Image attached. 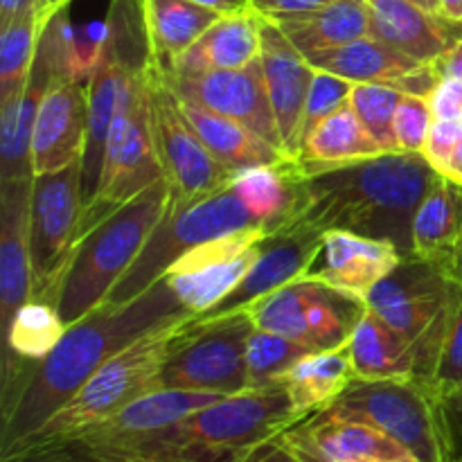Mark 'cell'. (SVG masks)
Here are the masks:
<instances>
[{
    "instance_id": "obj_1",
    "label": "cell",
    "mask_w": 462,
    "mask_h": 462,
    "mask_svg": "<svg viewBox=\"0 0 462 462\" xmlns=\"http://www.w3.org/2000/svg\"><path fill=\"white\" fill-rule=\"evenodd\" d=\"M192 316L174 296L165 278L125 305L104 302L70 325L45 359L23 365L3 383L0 454L39 431L111 356L167 320Z\"/></svg>"
},
{
    "instance_id": "obj_2",
    "label": "cell",
    "mask_w": 462,
    "mask_h": 462,
    "mask_svg": "<svg viewBox=\"0 0 462 462\" xmlns=\"http://www.w3.org/2000/svg\"><path fill=\"white\" fill-rule=\"evenodd\" d=\"M300 197L282 226L347 230L383 239L413 257V219L438 174L422 153L386 152L343 165L307 167ZM280 226V228H282Z\"/></svg>"
},
{
    "instance_id": "obj_3",
    "label": "cell",
    "mask_w": 462,
    "mask_h": 462,
    "mask_svg": "<svg viewBox=\"0 0 462 462\" xmlns=\"http://www.w3.org/2000/svg\"><path fill=\"white\" fill-rule=\"evenodd\" d=\"M170 203L171 189L162 176L81 235L54 298L66 328L106 302L122 275L138 260Z\"/></svg>"
},
{
    "instance_id": "obj_4",
    "label": "cell",
    "mask_w": 462,
    "mask_h": 462,
    "mask_svg": "<svg viewBox=\"0 0 462 462\" xmlns=\"http://www.w3.org/2000/svg\"><path fill=\"white\" fill-rule=\"evenodd\" d=\"M224 395L156 391L86 431L41 447H21L0 462H179L167 427Z\"/></svg>"
},
{
    "instance_id": "obj_5",
    "label": "cell",
    "mask_w": 462,
    "mask_h": 462,
    "mask_svg": "<svg viewBox=\"0 0 462 462\" xmlns=\"http://www.w3.org/2000/svg\"><path fill=\"white\" fill-rule=\"evenodd\" d=\"M189 319L192 316H180V319L156 325L140 338H135L125 350L111 356L39 431L32 433L14 449L50 445V442L70 438L75 433L86 431L93 424L102 422V420L111 418L117 411L129 406L131 402L140 400L149 393H156L162 364L167 361L183 329L188 328ZM9 451H5V454H9Z\"/></svg>"
},
{
    "instance_id": "obj_6",
    "label": "cell",
    "mask_w": 462,
    "mask_h": 462,
    "mask_svg": "<svg viewBox=\"0 0 462 462\" xmlns=\"http://www.w3.org/2000/svg\"><path fill=\"white\" fill-rule=\"evenodd\" d=\"M302 420L284 386L248 388L194 411L167 433L179 462H242Z\"/></svg>"
},
{
    "instance_id": "obj_7",
    "label": "cell",
    "mask_w": 462,
    "mask_h": 462,
    "mask_svg": "<svg viewBox=\"0 0 462 462\" xmlns=\"http://www.w3.org/2000/svg\"><path fill=\"white\" fill-rule=\"evenodd\" d=\"M460 293L462 284L449 269L406 257L365 298V307L415 347L420 382L427 386L431 383Z\"/></svg>"
},
{
    "instance_id": "obj_8",
    "label": "cell",
    "mask_w": 462,
    "mask_h": 462,
    "mask_svg": "<svg viewBox=\"0 0 462 462\" xmlns=\"http://www.w3.org/2000/svg\"><path fill=\"white\" fill-rule=\"evenodd\" d=\"M253 226L262 228L244 199L239 197L233 180L197 201L183 203V206L170 203L165 217L147 239L138 260L122 275L106 302L125 305L153 282H158L162 273L189 248L221 237V235L235 233V230L253 228Z\"/></svg>"
},
{
    "instance_id": "obj_9",
    "label": "cell",
    "mask_w": 462,
    "mask_h": 462,
    "mask_svg": "<svg viewBox=\"0 0 462 462\" xmlns=\"http://www.w3.org/2000/svg\"><path fill=\"white\" fill-rule=\"evenodd\" d=\"M325 409L373 424L418 462H449L440 397L420 379H352Z\"/></svg>"
},
{
    "instance_id": "obj_10",
    "label": "cell",
    "mask_w": 462,
    "mask_h": 462,
    "mask_svg": "<svg viewBox=\"0 0 462 462\" xmlns=\"http://www.w3.org/2000/svg\"><path fill=\"white\" fill-rule=\"evenodd\" d=\"M149 66L131 77L122 88L116 117L108 131L97 197L81 212L79 237L104 217L162 179V165L153 143L152 106H149Z\"/></svg>"
},
{
    "instance_id": "obj_11",
    "label": "cell",
    "mask_w": 462,
    "mask_h": 462,
    "mask_svg": "<svg viewBox=\"0 0 462 462\" xmlns=\"http://www.w3.org/2000/svg\"><path fill=\"white\" fill-rule=\"evenodd\" d=\"M255 323L251 311L212 320L189 319L158 374V391H197L237 395L248 391V338Z\"/></svg>"
},
{
    "instance_id": "obj_12",
    "label": "cell",
    "mask_w": 462,
    "mask_h": 462,
    "mask_svg": "<svg viewBox=\"0 0 462 462\" xmlns=\"http://www.w3.org/2000/svg\"><path fill=\"white\" fill-rule=\"evenodd\" d=\"M147 90L153 143L161 158L162 176L171 189V206L197 201L230 183L235 174L226 170L199 138L180 106V97L156 61H152L147 70Z\"/></svg>"
},
{
    "instance_id": "obj_13",
    "label": "cell",
    "mask_w": 462,
    "mask_h": 462,
    "mask_svg": "<svg viewBox=\"0 0 462 462\" xmlns=\"http://www.w3.org/2000/svg\"><path fill=\"white\" fill-rule=\"evenodd\" d=\"M81 162L32 179V298L54 302L79 239Z\"/></svg>"
},
{
    "instance_id": "obj_14",
    "label": "cell",
    "mask_w": 462,
    "mask_h": 462,
    "mask_svg": "<svg viewBox=\"0 0 462 462\" xmlns=\"http://www.w3.org/2000/svg\"><path fill=\"white\" fill-rule=\"evenodd\" d=\"M365 310L359 298L307 275L248 307L255 328L305 343L316 352L346 346Z\"/></svg>"
},
{
    "instance_id": "obj_15",
    "label": "cell",
    "mask_w": 462,
    "mask_h": 462,
    "mask_svg": "<svg viewBox=\"0 0 462 462\" xmlns=\"http://www.w3.org/2000/svg\"><path fill=\"white\" fill-rule=\"evenodd\" d=\"M269 228H244L189 248L162 273L180 305L192 316L224 300L262 255Z\"/></svg>"
},
{
    "instance_id": "obj_16",
    "label": "cell",
    "mask_w": 462,
    "mask_h": 462,
    "mask_svg": "<svg viewBox=\"0 0 462 462\" xmlns=\"http://www.w3.org/2000/svg\"><path fill=\"white\" fill-rule=\"evenodd\" d=\"M162 75L180 99L242 122L266 143L284 152L260 57L237 70H210L197 75H171L162 70Z\"/></svg>"
},
{
    "instance_id": "obj_17",
    "label": "cell",
    "mask_w": 462,
    "mask_h": 462,
    "mask_svg": "<svg viewBox=\"0 0 462 462\" xmlns=\"http://www.w3.org/2000/svg\"><path fill=\"white\" fill-rule=\"evenodd\" d=\"M323 246V233L305 226H282L266 237L262 255L248 271L246 278L224 298L203 314L194 316L199 320H212L219 316L244 311L255 305L269 293L296 282L310 273L316 255Z\"/></svg>"
},
{
    "instance_id": "obj_18",
    "label": "cell",
    "mask_w": 462,
    "mask_h": 462,
    "mask_svg": "<svg viewBox=\"0 0 462 462\" xmlns=\"http://www.w3.org/2000/svg\"><path fill=\"white\" fill-rule=\"evenodd\" d=\"M310 61L320 70L350 79L352 84H379L420 97H427L440 81L433 63L418 61L373 34L319 54Z\"/></svg>"
},
{
    "instance_id": "obj_19",
    "label": "cell",
    "mask_w": 462,
    "mask_h": 462,
    "mask_svg": "<svg viewBox=\"0 0 462 462\" xmlns=\"http://www.w3.org/2000/svg\"><path fill=\"white\" fill-rule=\"evenodd\" d=\"M260 63L266 93L278 120L282 147L289 156L300 153V125L307 95L314 81V63L287 39L275 23L262 18Z\"/></svg>"
},
{
    "instance_id": "obj_20",
    "label": "cell",
    "mask_w": 462,
    "mask_h": 462,
    "mask_svg": "<svg viewBox=\"0 0 462 462\" xmlns=\"http://www.w3.org/2000/svg\"><path fill=\"white\" fill-rule=\"evenodd\" d=\"M88 134V84L57 79L45 93L32 134L34 176L81 162Z\"/></svg>"
},
{
    "instance_id": "obj_21",
    "label": "cell",
    "mask_w": 462,
    "mask_h": 462,
    "mask_svg": "<svg viewBox=\"0 0 462 462\" xmlns=\"http://www.w3.org/2000/svg\"><path fill=\"white\" fill-rule=\"evenodd\" d=\"M402 260L406 257L391 242L361 237L347 230H328L307 278L365 302L368 293L391 275Z\"/></svg>"
},
{
    "instance_id": "obj_22",
    "label": "cell",
    "mask_w": 462,
    "mask_h": 462,
    "mask_svg": "<svg viewBox=\"0 0 462 462\" xmlns=\"http://www.w3.org/2000/svg\"><path fill=\"white\" fill-rule=\"evenodd\" d=\"M280 438L332 462H418L411 451L373 424L341 418L328 409L311 413Z\"/></svg>"
},
{
    "instance_id": "obj_23",
    "label": "cell",
    "mask_w": 462,
    "mask_h": 462,
    "mask_svg": "<svg viewBox=\"0 0 462 462\" xmlns=\"http://www.w3.org/2000/svg\"><path fill=\"white\" fill-rule=\"evenodd\" d=\"M32 179L0 185V323L3 334L25 302L32 300L30 257Z\"/></svg>"
},
{
    "instance_id": "obj_24",
    "label": "cell",
    "mask_w": 462,
    "mask_h": 462,
    "mask_svg": "<svg viewBox=\"0 0 462 462\" xmlns=\"http://www.w3.org/2000/svg\"><path fill=\"white\" fill-rule=\"evenodd\" d=\"M370 34L422 63H436L462 36V23L413 0H365Z\"/></svg>"
},
{
    "instance_id": "obj_25",
    "label": "cell",
    "mask_w": 462,
    "mask_h": 462,
    "mask_svg": "<svg viewBox=\"0 0 462 462\" xmlns=\"http://www.w3.org/2000/svg\"><path fill=\"white\" fill-rule=\"evenodd\" d=\"M262 16L253 9L221 16L188 52L180 54L170 68L171 75H197L210 70H237L260 57Z\"/></svg>"
},
{
    "instance_id": "obj_26",
    "label": "cell",
    "mask_w": 462,
    "mask_h": 462,
    "mask_svg": "<svg viewBox=\"0 0 462 462\" xmlns=\"http://www.w3.org/2000/svg\"><path fill=\"white\" fill-rule=\"evenodd\" d=\"M180 106L212 156L233 174L293 158L233 117L219 116V113L208 111L199 104L185 102V99H180Z\"/></svg>"
},
{
    "instance_id": "obj_27",
    "label": "cell",
    "mask_w": 462,
    "mask_h": 462,
    "mask_svg": "<svg viewBox=\"0 0 462 462\" xmlns=\"http://www.w3.org/2000/svg\"><path fill=\"white\" fill-rule=\"evenodd\" d=\"M460 242L462 185L438 176L415 212L413 257L449 269Z\"/></svg>"
},
{
    "instance_id": "obj_28",
    "label": "cell",
    "mask_w": 462,
    "mask_h": 462,
    "mask_svg": "<svg viewBox=\"0 0 462 462\" xmlns=\"http://www.w3.org/2000/svg\"><path fill=\"white\" fill-rule=\"evenodd\" d=\"M347 347L355 379H420L418 355L409 338L370 310L352 332Z\"/></svg>"
},
{
    "instance_id": "obj_29",
    "label": "cell",
    "mask_w": 462,
    "mask_h": 462,
    "mask_svg": "<svg viewBox=\"0 0 462 462\" xmlns=\"http://www.w3.org/2000/svg\"><path fill=\"white\" fill-rule=\"evenodd\" d=\"M275 25L307 59H314L368 36L370 14L365 0H334L319 12L284 18Z\"/></svg>"
},
{
    "instance_id": "obj_30",
    "label": "cell",
    "mask_w": 462,
    "mask_h": 462,
    "mask_svg": "<svg viewBox=\"0 0 462 462\" xmlns=\"http://www.w3.org/2000/svg\"><path fill=\"white\" fill-rule=\"evenodd\" d=\"M302 176V162L298 158H287L275 165L239 171L233 176V183L257 224L273 233L291 217L300 197Z\"/></svg>"
},
{
    "instance_id": "obj_31",
    "label": "cell",
    "mask_w": 462,
    "mask_h": 462,
    "mask_svg": "<svg viewBox=\"0 0 462 462\" xmlns=\"http://www.w3.org/2000/svg\"><path fill=\"white\" fill-rule=\"evenodd\" d=\"M144 18L153 61L170 68L219 21L221 14L192 0H144Z\"/></svg>"
},
{
    "instance_id": "obj_32",
    "label": "cell",
    "mask_w": 462,
    "mask_h": 462,
    "mask_svg": "<svg viewBox=\"0 0 462 462\" xmlns=\"http://www.w3.org/2000/svg\"><path fill=\"white\" fill-rule=\"evenodd\" d=\"M352 379H355V368H352L350 347L346 343L337 350H323L305 356L284 374L280 386L287 388L293 409L302 418H310L311 413L332 404L350 386Z\"/></svg>"
},
{
    "instance_id": "obj_33",
    "label": "cell",
    "mask_w": 462,
    "mask_h": 462,
    "mask_svg": "<svg viewBox=\"0 0 462 462\" xmlns=\"http://www.w3.org/2000/svg\"><path fill=\"white\" fill-rule=\"evenodd\" d=\"M379 153L386 152L368 134L364 122L347 102L314 126V131L302 143L298 161L307 167H328L365 161Z\"/></svg>"
},
{
    "instance_id": "obj_34",
    "label": "cell",
    "mask_w": 462,
    "mask_h": 462,
    "mask_svg": "<svg viewBox=\"0 0 462 462\" xmlns=\"http://www.w3.org/2000/svg\"><path fill=\"white\" fill-rule=\"evenodd\" d=\"M57 305L48 300H34L21 307L5 332L3 379L12 377L25 364L45 359L66 334Z\"/></svg>"
},
{
    "instance_id": "obj_35",
    "label": "cell",
    "mask_w": 462,
    "mask_h": 462,
    "mask_svg": "<svg viewBox=\"0 0 462 462\" xmlns=\"http://www.w3.org/2000/svg\"><path fill=\"white\" fill-rule=\"evenodd\" d=\"M43 3H32L0 30V106L23 93L43 30Z\"/></svg>"
},
{
    "instance_id": "obj_36",
    "label": "cell",
    "mask_w": 462,
    "mask_h": 462,
    "mask_svg": "<svg viewBox=\"0 0 462 462\" xmlns=\"http://www.w3.org/2000/svg\"><path fill=\"white\" fill-rule=\"evenodd\" d=\"M314 352L305 343L255 328L248 338V388L280 386L284 374Z\"/></svg>"
},
{
    "instance_id": "obj_37",
    "label": "cell",
    "mask_w": 462,
    "mask_h": 462,
    "mask_svg": "<svg viewBox=\"0 0 462 462\" xmlns=\"http://www.w3.org/2000/svg\"><path fill=\"white\" fill-rule=\"evenodd\" d=\"M406 93L379 84H355L350 106L383 152H402L395 138V111Z\"/></svg>"
},
{
    "instance_id": "obj_38",
    "label": "cell",
    "mask_w": 462,
    "mask_h": 462,
    "mask_svg": "<svg viewBox=\"0 0 462 462\" xmlns=\"http://www.w3.org/2000/svg\"><path fill=\"white\" fill-rule=\"evenodd\" d=\"M352 88H355V84H352L350 79H343V77L334 75V72L316 68L314 81H311L310 95H307L305 102V113H302L300 147L319 122H323L325 117L332 116L337 108H341L343 104L350 102Z\"/></svg>"
},
{
    "instance_id": "obj_39",
    "label": "cell",
    "mask_w": 462,
    "mask_h": 462,
    "mask_svg": "<svg viewBox=\"0 0 462 462\" xmlns=\"http://www.w3.org/2000/svg\"><path fill=\"white\" fill-rule=\"evenodd\" d=\"M429 386L438 397L462 391V293Z\"/></svg>"
},
{
    "instance_id": "obj_40",
    "label": "cell",
    "mask_w": 462,
    "mask_h": 462,
    "mask_svg": "<svg viewBox=\"0 0 462 462\" xmlns=\"http://www.w3.org/2000/svg\"><path fill=\"white\" fill-rule=\"evenodd\" d=\"M431 125L433 113L427 97L404 95L395 111V138L402 152L422 153Z\"/></svg>"
},
{
    "instance_id": "obj_41",
    "label": "cell",
    "mask_w": 462,
    "mask_h": 462,
    "mask_svg": "<svg viewBox=\"0 0 462 462\" xmlns=\"http://www.w3.org/2000/svg\"><path fill=\"white\" fill-rule=\"evenodd\" d=\"M462 134V122L454 120H433L431 129L427 134V143H424L422 156L427 158L429 165L442 174L449 162L451 153H454L456 144H458Z\"/></svg>"
},
{
    "instance_id": "obj_42",
    "label": "cell",
    "mask_w": 462,
    "mask_h": 462,
    "mask_svg": "<svg viewBox=\"0 0 462 462\" xmlns=\"http://www.w3.org/2000/svg\"><path fill=\"white\" fill-rule=\"evenodd\" d=\"M433 120L462 122V79L442 77L436 88L427 95Z\"/></svg>"
},
{
    "instance_id": "obj_43",
    "label": "cell",
    "mask_w": 462,
    "mask_h": 462,
    "mask_svg": "<svg viewBox=\"0 0 462 462\" xmlns=\"http://www.w3.org/2000/svg\"><path fill=\"white\" fill-rule=\"evenodd\" d=\"M332 3L334 0H251V9L264 21L278 23L284 18L319 12Z\"/></svg>"
},
{
    "instance_id": "obj_44",
    "label": "cell",
    "mask_w": 462,
    "mask_h": 462,
    "mask_svg": "<svg viewBox=\"0 0 462 462\" xmlns=\"http://www.w3.org/2000/svg\"><path fill=\"white\" fill-rule=\"evenodd\" d=\"M449 462H462V391L440 397Z\"/></svg>"
},
{
    "instance_id": "obj_45",
    "label": "cell",
    "mask_w": 462,
    "mask_h": 462,
    "mask_svg": "<svg viewBox=\"0 0 462 462\" xmlns=\"http://www.w3.org/2000/svg\"><path fill=\"white\" fill-rule=\"evenodd\" d=\"M242 462H302L291 451V447L282 440V438H273V440L264 442L257 449H253Z\"/></svg>"
},
{
    "instance_id": "obj_46",
    "label": "cell",
    "mask_w": 462,
    "mask_h": 462,
    "mask_svg": "<svg viewBox=\"0 0 462 462\" xmlns=\"http://www.w3.org/2000/svg\"><path fill=\"white\" fill-rule=\"evenodd\" d=\"M433 66H436L440 79L442 77H449V79H462V36L454 45H451L449 50H447L445 54H442L440 59H438L436 63H433Z\"/></svg>"
},
{
    "instance_id": "obj_47",
    "label": "cell",
    "mask_w": 462,
    "mask_h": 462,
    "mask_svg": "<svg viewBox=\"0 0 462 462\" xmlns=\"http://www.w3.org/2000/svg\"><path fill=\"white\" fill-rule=\"evenodd\" d=\"M192 3L203 5V7L221 14V16L242 14V12H248V9H251V0H192Z\"/></svg>"
},
{
    "instance_id": "obj_48",
    "label": "cell",
    "mask_w": 462,
    "mask_h": 462,
    "mask_svg": "<svg viewBox=\"0 0 462 462\" xmlns=\"http://www.w3.org/2000/svg\"><path fill=\"white\" fill-rule=\"evenodd\" d=\"M32 3H36V0H0V30L7 27ZM39 3H43L45 7V0H39Z\"/></svg>"
},
{
    "instance_id": "obj_49",
    "label": "cell",
    "mask_w": 462,
    "mask_h": 462,
    "mask_svg": "<svg viewBox=\"0 0 462 462\" xmlns=\"http://www.w3.org/2000/svg\"><path fill=\"white\" fill-rule=\"evenodd\" d=\"M440 176H447V179L456 180V183L462 185V134H460L458 144H456L454 153H451L449 162H447L445 171H442Z\"/></svg>"
},
{
    "instance_id": "obj_50",
    "label": "cell",
    "mask_w": 462,
    "mask_h": 462,
    "mask_svg": "<svg viewBox=\"0 0 462 462\" xmlns=\"http://www.w3.org/2000/svg\"><path fill=\"white\" fill-rule=\"evenodd\" d=\"M438 14L454 23H462V0H438Z\"/></svg>"
},
{
    "instance_id": "obj_51",
    "label": "cell",
    "mask_w": 462,
    "mask_h": 462,
    "mask_svg": "<svg viewBox=\"0 0 462 462\" xmlns=\"http://www.w3.org/2000/svg\"><path fill=\"white\" fill-rule=\"evenodd\" d=\"M289 447H291V445H289ZM291 451H293V454H296L298 458H300L302 462H332V460L323 458V456L314 454V451H310V449H302V447H291Z\"/></svg>"
},
{
    "instance_id": "obj_52",
    "label": "cell",
    "mask_w": 462,
    "mask_h": 462,
    "mask_svg": "<svg viewBox=\"0 0 462 462\" xmlns=\"http://www.w3.org/2000/svg\"><path fill=\"white\" fill-rule=\"evenodd\" d=\"M449 271H451V275H454V278L458 280V282L462 284V242H460L458 251H456V255H454V262H451Z\"/></svg>"
},
{
    "instance_id": "obj_53",
    "label": "cell",
    "mask_w": 462,
    "mask_h": 462,
    "mask_svg": "<svg viewBox=\"0 0 462 462\" xmlns=\"http://www.w3.org/2000/svg\"><path fill=\"white\" fill-rule=\"evenodd\" d=\"M72 0H45V14L50 12H57L59 7H66V5H70Z\"/></svg>"
},
{
    "instance_id": "obj_54",
    "label": "cell",
    "mask_w": 462,
    "mask_h": 462,
    "mask_svg": "<svg viewBox=\"0 0 462 462\" xmlns=\"http://www.w3.org/2000/svg\"><path fill=\"white\" fill-rule=\"evenodd\" d=\"M413 3L422 5V7L431 9V12H438V0H413Z\"/></svg>"
}]
</instances>
